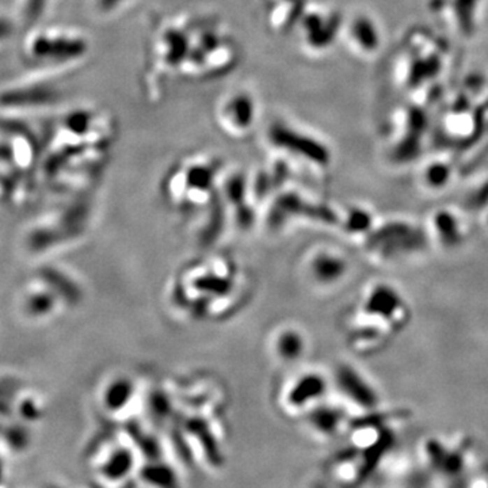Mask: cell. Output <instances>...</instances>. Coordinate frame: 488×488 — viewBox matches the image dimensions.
I'll use <instances>...</instances> for the list:
<instances>
[{
  "instance_id": "6",
  "label": "cell",
  "mask_w": 488,
  "mask_h": 488,
  "mask_svg": "<svg viewBox=\"0 0 488 488\" xmlns=\"http://www.w3.org/2000/svg\"><path fill=\"white\" fill-rule=\"evenodd\" d=\"M424 225L433 248L437 250L456 251L466 243L469 236L468 217L452 208L434 210Z\"/></svg>"
},
{
  "instance_id": "15",
  "label": "cell",
  "mask_w": 488,
  "mask_h": 488,
  "mask_svg": "<svg viewBox=\"0 0 488 488\" xmlns=\"http://www.w3.org/2000/svg\"><path fill=\"white\" fill-rule=\"evenodd\" d=\"M369 22L371 21L368 20H357L352 27V36L355 43L361 45L364 50H372L378 45L376 44L378 43L376 31L373 30L372 23Z\"/></svg>"
},
{
  "instance_id": "14",
  "label": "cell",
  "mask_w": 488,
  "mask_h": 488,
  "mask_svg": "<svg viewBox=\"0 0 488 488\" xmlns=\"http://www.w3.org/2000/svg\"><path fill=\"white\" fill-rule=\"evenodd\" d=\"M277 350L284 359L294 361L306 350L304 336L297 331H285L277 342Z\"/></svg>"
},
{
  "instance_id": "10",
  "label": "cell",
  "mask_w": 488,
  "mask_h": 488,
  "mask_svg": "<svg viewBox=\"0 0 488 488\" xmlns=\"http://www.w3.org/2000/svg\"><path fill=\"white\" fill-rule=\"evenodd\" d=\"M255 102L245 92H235L220 105L219 121L227 134H247L255 122Z\"/></svg>"
},
{
  "instance_id": "11",
  "label": "cell",
  "mask_w": 488,
  "mask_h": 488,
  "mask_svg": "<svg viewBox=\"0 0 488 488\" xmlns=\"http://www.w3.org/2000/svg\"><path fill=\"white\" fill-rule=\"evenodd\" d=\"M327 391H329L327 378H324L322 373H317V372L307 373L297 378L296 384L290 388L288 403L297 410H301L306 407L315 408L326 398Z\"/></svg>"
},
{
  "instance_id": "16",
  "label": "cell",
  "mask_w": 488,
  "mask_h": 488,
  "mask_svg": "<svg viewBox=\"0 0 488 488\" xmlns=\"http://www.w3.org/2000/svg\"><path fill=\"white\" fill-rule=\"evenodd\" d=\"M450 168L446 166V164H441V163H436V164H431L426 173H424V177H423V182L424 185L429 187V189H443L445 186H447V182L450 179Z\"/></svg>"
},
{
  "instance_id": "12",
  "label": "cell",
  "mask_w": 488,
  "mask_h": 488,
  "mask_svg": "<svg viewBox=\"0 0 488 488\" xmlns=\"http://www.w3.org/2000/svg\"><path fill=\"white\" fill-rule=\"evenodd\" d=\"M352 419L343 408L330 406L319 404L311 412V426L323 437H336L342 431L347 433Z\"/></svg>"
},
{
  "instance_id": "1",
  "label": "cell",
  "mask_w": 488,
  "mask_h": 488,
  "mask_svg": "<svg viewBox=\"0 0 488 488\" xmlns=\"http://www.w3.org/2000/svg\"><path fill=\"white\" fill-rule=\"evenodd\" d=\"M361 245L372 264L384 267L411 264L433 248L424 222L408 217L378 219Z\"/></svg>"
},
{
  "instance_id": "3",
  "label": "cell",
  "mask_w": 488,
  "mask_h": 488,
  "mask_svg": "<svg viewBox=\"0 0 488 488\" xmlns=\"http://www.w3.org/2000/svg\"><path fill=\"white\" fill-rule=\"evenodd\" d=\"M471 452L472 443L469 438L444 440L429 437L422 443L423 466L446 486L464 485Z\"/></svg>"
},
{
  "instance_id": "17",
  "label": "cell",
  "mask_w": 488,
  "mask_h": 488,
  "mask_svg": "<svg viewBox=\"0 0 488 488\" xmlns=\"http://www.w3.org/2000/svg\"><path fill=\"white\" fill-rule=\"evenodd\" d=\"M50 0H20V14L24 23L37 22L46 11Z\"/></svg>"
},
{
  "instance_id": "20",
  "label": "cell",
  "mask_w": 488,
  "mask_h": 488,
  "mask_svg": "<svg viewBox=\"0 0 488 488\" xmlns=\"http://www.w3.org/2000/svg\"><path fill=\"white\" fill-rule=\"evenodd\" d=\"M15 33V22L6 14H0V43L10 40Z\"/></svg>"
},
{
  "instance_id": "5",
  "label": "cell",
  "mask_w": 488,
  "mask_h": 488,
  "mask_svg": "<svg viewBox=\"0 0 488 488\" xmlns=\"http://www.w3.org/2000/svg\"><path fill=\"white\" fill-rule=\"evenodd\" d=\"M335 385L345 401L358 414L382 408L381 394L375 382L352 364H342L335 372Z\"/></svg>"
},
{
  "instance_id": "7",
  "label": "cell",
  "mask_w": 488,
  "mask_h": 488,
  "mask_svg": "<svg viewBox=\"0 0 488 488\" xmlns=\"http://www.w3.org/2000/svg\"><path fill=\"white\" fill-rule=\"evenodd\" d=\"M60 94L46 82H21L11 87L0 89V109L33 110L57 102Z\"/></svg>"
},
{
  "instance_id": "9",
  "label": "cell",
  "mask_w": 488,
  "mask_h": 488,
  "mask_svg": "<svg viewBox=\"0 0 488 488\" xmlns=\"http://www.w3.org/2000/svg\"><path fill=\"white\" fill-rule=\"evenodd\" d=\"M270 144H273L280 151H288L289 154H296L300 157H307L311 162H316L320 166H326L329 162L327 150L315 143L311 137L297 132V129L290 128L285 124H278L270 128L268 132Z\"/></svg>"
},
{
  "instance_id": "2",
  "label": "cell",
  "mask_w": 488,
  "mask_h": 488,
  "mask_svg": "<svg viewBox=\"0 0 488 488\" xmlns=\"http://www.w3.org/2000/svg\"><path fill=\"white\" fill-rule=\"evenodd\" d=\"M355 310L369 316L395 336L403 333L412 320V310L404 293L385 280L369 282L362 290Z\"/></svg>"
},
{
  "instance_id": "8",
  "label": "cell",
  "mask_w": 488,
  "mask_h": 488,
  "mask_svg": "<svg viewBox=\"0 0 488 488\" xmlns=\"http://www.w3.org/2000/svg\"><path fill=\"white\" fill-rule=\"evenodd\" d=\"M349 258L333 247L316 248L310 257L308 271L312 280L320 287H335L350 273Z\"/></svg>"
},
{
  "instance_id": "19",
  "label": "cell",
  "mask_w": 488,
  "mask_h": 488,
  "mask_svg": "<svg viewBox=\"0 0 488 488\" xmlns=\"http://www.w3.org/2000/svg\"><path fill=\"white\" fill-rule=\"evenodd\" d=\"M129 1L131 0H92L94 7L98 10L96 13H102V14L114 13L115 10L128 4Z\"/></svg>"
},
{
  "instance_id": "13",
  "label": "cell",
  "mask_w": 488,
  "mask_h": 488,
  "mask_svg": "<svg viewBox=\"0 0 488 488\" xmlns=\"http://www.w3.org/2000/svg\"><path fill=\"white\" fill-rule=\"evenodd\" d=\"M378 219L371 209L365 206H353L340 219V227L343 232L355 242L362 244L366 236L372 232Z\"/></svg>"
},
{
  "instance_id": "18",
  "label": "cell",
  "mask_w": 488,
  "mask_h": 488,
  "mask_svg": "<svg viewBox=\"0 0 488 488\" xmlns=\"http://www.w3.org/2000/svg\"><path fill=\"white\" fill-rule=\"evenodd\" d=\"M132 395V387L127 381H118L113 384L106 392V406L110 408H118L124 406L125 400Z\"/></svg>"
},
{
  "instance_id": "4",
  "label": "cell",
  "mask_w": 488,
  "mask_h": 488,
  "mask_svg": "<svg viewBox=\"0 0 488 488\" xmlns=\"http://www.w3.org/2000/svg\"><path fill=\"white\" fill-rule=\"evenodd\" d=\"M89 52L85 37L64 30H41L33 33L24 45L27 59L38 66H66L79 62Z\"/></svg>"
}]
</instances>
